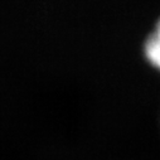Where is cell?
Masks as SVG:
<instances>
[{
	"label": "cell",
	"instance_id": "6da1fadb",
	"mask_svg": "<svg viewBox=\"0 0 160 160\" xmlns=\"http://www.w3.org/2000/svg\"><path fill=\"white\" fill-rule=\"evenodd\" d=\"M144 51L148 61L154 67L160 69V20L158 22L155 30L146 39Z\"/></svg>",
	"mask_w": 160,
	"mask_h": 160
}]
</instances>
